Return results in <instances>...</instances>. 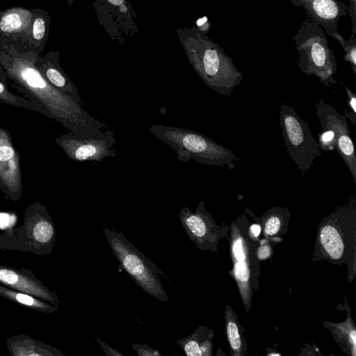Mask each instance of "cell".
Here are the masks:
<instances>
[{
	"label": "cell",
	"mask_w": 356,
	"mask_h": 356,
	"mask_svg": "<svg viewBox=\"0 0 356 356\" xmlns=\"http://www.w3.org/2000/svg\"><path fill=\"white\" fill-rule=\"evenodd\" d=\"M175 31L189 63L204 83L215 92L231 97L243 79L232 58L195 26L179 27Z\"/></svg>",
	"instance_id": "6da1fadb"
},
{
	"label": "cell",
	"mask_w": 356,
	"mask_h": 356,
	"mask_svg": "<svg viewBox=\"0 0 356 356\" xmlns=\"http://www.w3.org/2000/svg\"><path fill=\"white\" fill-rule=\"evenodd\" d=\"M157 138L169 145L181 162L193 160L197 163L233 170L239 158L229 149L193 130L163 124L149 129Z\"/></svg>",
	"instance_id": "7a4b0ae2"
},
{
	"label": "cell",
	"mask_w": 356,
	"mask_h": 356,
	"mask_svg": "<svg viewBox=\"0 0 356 356\" xmlns=\"http://www.w3.org/2000/svg\"><path fill=\"white\" fill-rule=\"evenodd\" d=\"M56 227L45 206L35 201L25 210L23 224L0 235V250L32 252L42 257L52 253Z\"/></svg>",
	"instance_id": "3957f363"
},
{
	"label": "cell",
	"mask_w": 356,
	"mask_h": 356,
	"mask_svg": "<svg viewBox=\"0 0 356 356\" xmlns=\"http://www.w3.org/2000/svg\"><path fill=\"white\" fill-rule=\"evenodd\" d=\"M293 39L299 56L296 63L301 72L315 76L325 86L335 84L337 63L322 27L306 17Z\"/></svg>",
	"instance_id": "277c9868"
},
{
	"label": "cell",
	"mask_w": 356,
	"mask_h": 356,
	"mask_svg": "<svg viewBox=\"0 0 356 356\" xmlns=\"http://www.w3.org/2000/svg\"><path fill=\"white\" fill-rule=\"evenodd\" d=\"M103 231L115 257L134 281L150 296L161 301H167L168 297L159 276V273H163L154 263L122 233L107 228H104Z\"/></svg>",
	"instance_id": "5b68a950"
},
{
	"label": "cell",
	"mask_w": 356,
	"mask_h": 356,
	"mask_svg": "<svg viewBox=\"0 0 356 356\" xmlns=\"http://www.w3.org/2000/svg\"><path fill=\"white\" fill-rule=\"evenodd\" d=\"M279 116L288 154L304 176L322 155L319 144L314 138L308 123L293 107L282 102Z\"/></svg>",
	"instance_id": "8992f818"
},
{
	"label": "cell",
	"mask_w": 356,
	"mask_h": 356,
	"mask_svg": "<svg viewBox=\"0 0 356 356\" xmlns=\"http://www.w3.org/2000/svg\"><path fill=\"white\" fill-rule=\"evenodd\" d=\"M55 142L69 159L76 162L102 163L106 158L116 156L115 134L107 128L88 136L68 132L57 136Z\"/></svg>",
	"instance_id": "52a82bcc"
},
{
	"label": "cell",
	"mask_w": 356,
	"mask_h": 356,
	"mask_svg": "<svg viewBox=\"0 0 356 356\" xmlns=\"http://www.w3.org/2000/svg\"><path fill=\"white\" fill-rule=\"evenodd\" d=\"M322 130L332 138L333 148L348 168L356 183V155L347 118L321 97L316 104Z\"/></svg>",
	"instance_id": "ba28073f"
},
{
	"label": "cell",
	"mask_w": 356,
	"mask_h": 356,
	"mask_svg": "<svg viewBox=\"0 0 356 356\" xmlns=\"http://www.w3.org/2000/svg\"><path fill=\"white\" fill-rule=\"evenodd\" d=\"M93 5L99 24L113 40L122 44L138 32L136 15L127 0H94Z\"/></svg>",
	"instance_id": "9c48e42d"
},
{
	"label": "cell",
	"mask_w": 356,
	"mask_h": 356,
	"mask_svg": "<svg viewBox=\"0 0 356 356\" xmlns=\"http://www.w3.org/2000/svg\"><path fill=\"white\" fill-rule=\"evenodd\" d=\"M0 190L17 202L22 195L20 156L8 130L0 128Z\"/></svg>",
	"instance_id": "30bf717a"
},
{
	"label": "cell",
	"mask_w": 356,
	"mask_h": 356,
	"mask_svg": "<svg viewBox=\"0 0 356 356\" xmlns=\"http://www.w3.org/2000/svg\"><path fill=\"white\" fill-rule=\"evenodd\" d=\"M0 284L29 293L54 305L60 304L55 291L48 289L29 269L0 265Z\"/></svg>",
	"instance_id": "8fae6325"
},
{
	"label": "cell",
	"mask_w": 356,
	"mask_h": 356,
	"mask_svg": "<svg viewBox=\"0 0 356 356\" xmlns=\"http://www.w3.org/2000/svg\"><path fill=\"white\" fill-rule=\"evenodd\" d=\"M296 7H302L307 16L325 30L337 31L339 19L348 12L346 4L339 0H290Z\"/></svg>",
	"instance_id": "7c38bea8"
},
{
	"label": "cell",
	"mask_w": 356,
	"mask_h": 356,
	"mask_svg": "<svg viewBox=\"0 0 356 356\" xmlns=\"http://www.w3.org/2000/svg\"><path fill=\"white\" fill-rule=\"evenodd\" d=\"M6 343L12 356H65L58 348L26 334L8 337Z\"/></svg>",
	"instance_id": "4fadbf2b"
},
{
	"label": "cell",
	"mask_w": 356,
	"mask_h": 356,
	"mask_svg": "<svg viewBox=\"0 0 356 356\" xmlns=\"http://www.w3.org/2000/svg\"><path fill=\"white\" fill-rule=\"evenodd\" d=\"M38 70L42 76L57 90L70 97L76 104L81 105V98L76 86L60 67L58 60L55 63L47 60L41 65Z\"/></svg>",
	"instance_id": "5bb4252c"
},
{
	"label": "cell",
	"mask_w": 356,
	"mask_h": 356,
	"mask_svg": "<svg viewBox=\"0 0 356 356\" xmlns=\"http://www.w3.org/2000/svg\"><path fill=\"white\" fill-rule=\"evenodd\" d=\"M0 296L26 308L46 314H51L58 308L29 293L15 290L0 284Z\"/></svg>",
	"instance_id": "9a60e30c"
},
{
	"label": "cell",
	"mask_w": 356,
	"mask_h": 356,
	"mask_svg": "<svg viewBox=\"0 0 356 356\" xmlns=\"http://www.w3.org/2000/svg\"><path fill=\"white\" fill-rule=\"evenodd\" d=\"M322 245L334 259H339L343 252V243L337 230L328 225L322 228L320 233Z\"/></svg>",
	"instance_id": "2e32d148"
},
{
	"label": "cell",
	"mask_w": 356,
	"mask_h": 356,
	"mask_svg": "<svg viewBox=\"0 0 356 356\" xmlns=\"http://www.w3.org/2000/svg\"><path fill=\"white\" fill-rule=\"evenodd\" d=\"M0 102L24 108L45 115L44 111L41 106L31 102L24 97H20L11 92L8 88L6 79H0Z\"/></svg>",
	"instance_id": "e0dca14e"
},
{
	"label": "cell",
	"mask_w": 356,
	"mask_h": 356,
	"mask_svg": "<svg viewBox=\"0 0 356 356\" xmlns=\"http://www.w3.org/2000/svg\"><path fill=\"white\" fill-rule=\"evenodd\" d=\"M29 12L15 9L8 12L0 20V29L10 33L24 28L29 22Z\"/></svg>",
	"instance_id": "ac0fdd59"
},
{
	"label": "cell",
	"mask_w": 356,
	"mask_h": 356,
	"mask_svg": "<svg viewBox=\"0 0 356 356\" xmlns=\"http://www.w3.org/2000/svg\"><path fill=\"white\" fill-rule=\"evenodd\" d=\"M325 33L333 37L343 47L345 56L343 59L348 62L356 77V39L353 33L350 40L345 39L338 31L325 30Z\"/></svg>",
	"instance_id": "d6986e66"
},
{
	"label": "cell",
	"mask_w": 356,
	"mask_h": 356,
	"mask_svg": "<svg viewBox=\"0 0 356 356\" xmlns=\"http://www.w3.org/2000/svg\"><path fill=\"white\" fill-rule=\"evenodd\" d=\"M177 343L188 356H202L209 354L208 343H200L195 333L186 338L179 339Z\"/></svg>",
	"instance_id": "ffe728a7"
},
{
	"label": "cell",
	"mask_w": 356,
	"mask_h": 356,
	"mask_svg": "<svg viewBox=\"0 0 356 356\" xmlns=\"http://www.w3.org/2000/svg\"><path fill=\"white\" fill-rule=\"evenodd\" d=\"M347 95V108L345 109V117L348 118L353 125H356V95L354 92L340 81Z\"/></svg>",
	"instance_id": "44dd1931"
},
{
	"label": "cell",
	"mask_w": 356,
	"mask_h": 356,
	"mask_svg": "<svg viewBox=\"0 0 356 356\" xmlns=\"http://www.w3.org/2000/svg\"><path fill=\"white\" fill-rule=\"evenodd\" d=\"M227 332L232 348L236 351L238 350L241 346V341L238 327L234 322L227 323Z\"/></svg>",
	"instance_id": "7402d4cb"
},
{
	"label": "cell",
	"mask_w": 356,
	"mask_h": 356,
	"mask_svg": "<svg viewBox=\"0 0 356 356\" xmlns=\"http://www.w3.org/2000/svg\"><path fill=\"white\" fill-rule=\"evenodd\" d=\"M17 215L13 212H0V229L8 230L17 223Z\"/></svg>",
	"instance_id": "603a6c76"
},
{
	"label": "cell",
	"mask_w": 356,
	"mask_h": 356,
	"mask_svg": "<svg viewBox=\"0 0 356 356\" xmlns=\"http://www.w3.org/2000/svg\"><path fill=\"white\" fill-rule=\"evenodd\" d=\"M136 353L140 356H162L159 350L146 344L131 343Z\"/></svg>",
	"instance_id": "cb8c5ba5"
},
{
	"label": "cell",
	"mask_w": 356,
	"mask_h": 356,
	"mask_svg": "<svg viewBox=\"0 0 356 356\" xmlns=\"http://www.w3.org/2000/svg\"><path fill=\"white\" fill-rule=\"evenodd\" d=\"M280 219L277 216H270L265 224V233L268 235L275 234L280 229Z\"/></svg>",
	"instance_id": "d4e9b609"
},
{
	"label": "cell",
	"mask_w": 356,
	"mask_h": 356,
	"mask_svg": "<svg viewBox=\"0 0 356 356\" xmlns=\"http://www.w3.org/2000/svg\"><path fill=\"white\" fill-rule=\"evenodd\" d=\"M45 22L41 17H37L33 25V36L34 39L40 40L45 33Z\"/></svg>",
	"instance_id": "484cf974"
},
{
	"label": "cell",
	"mask_w": 356,
	"mask_h": 356,
	"mask_svg": "<svg viewBox=\"0 0 356 356\" xmlns=\"http://www.w3.org/2000/svg\"><path fill=\"white\" fill-rule=\"evenodd\" d=\"M234 273L236 277L242 282H245L248 280L249 273L244 261H238L236 263L234 267Z\"/></svg>",
	"instance_id": "4316f807"
},
{
	"label": "cell",
	"mask_w": 356,
	"mask_h": 356,
	"mask_svg": "<svg viewBox=\"0 0 356 356\" xmlns=\"http://www.w3.org/2000/svg\"><path fill=\"white\" fill-rule=\"evenodd\" d=\"M233 252L236 259L238 261H243L245 259L243 250L242 241L240 238H237L233 245Z\"/></svg>",
	"instance_id": "83f0119b"
},
{
	"label": "cell",
	"mask_w": 356,
	"mask_h": 356,
	"mask_svg": "<svg viewBox=\"0 0 356 356\" xmlns=\"http://www.w3.org/2000/svg\"><path fill=\"white\" fill-rule=\"evenodd\" d=\"M97 341L100 344L101 347L103 349L104 353L108 356H123V354L117 350L113 348L109 345H108L106 342L100 340L99 339H97Z\"/></svg>",
	"instance_id": "f1b7e54d"
},
{
	"label": "cell",
	"mask_w": 356,
	"mask_h": 356,
	"mask_svg": "<svg viewBox=\"0 0 356 356\" xmlns=\"http://www.w3.org/2000/svg\"><path fill=\"white\" fill-rule=\"evenodd\" d=\"M196 26H195L198 30H200L202 32H204L207 33L208 30L210 29L211 24L208 21V19L206 16H204L202 18L198 19L196 21Z\"/></svg>",
	"instance_id": "f546056e"
},
{
	"label": "cell",
	"mask_w": 356,
	"mask_h": 356,
	"mask_svg": "<svg viewBox=\"0 0 356 356\" xmlns=\"http://www.w3.org/2000/svg\"><path fill=\"white\" fill-rule=\"evenodd\" d=\"M350 2V15L353 22V33L355 34V3L356 0H348Z\"/></svg>",
	"instance_id": "4dcf8cb0"
},
{
	"label": "cell",
	"mask_w": 356,
	"mask_h": 356,
	"mask_svg": "<svg viewBox=\"0 0 356 356\" xmlns=\"http://www.w3.org/2000/svg\"><path fill=\"white\" fill-rule=\"evenodd\" d=\"M270 249L266 245H262L258 249L257 256L260 259H264L270 256Z\"/></svg>",
	"instance_id": "1f68e13d"
},
{
	"label": "cell",
	"mask_w": 356,
	"mask_h": 356,
	"mask_svg": "<svg viewBox=\"0 0 356 356\" xmlns=\"http://www.w3.org/2000/svg\"><path fill=\"white\" fill-rule=\"evenodd\" d=\"M250 229H251L252 234L255 237L258 236L261 232V228H260L259 225H252L250 227Z\"/></svg>",
	"instance_id": "d6a6232c"
},
{
	"label": "cell",
	"mask_w": 356,
	"mask_h": 356,
	"mask_svg": "<svg viewBox=\"0 0 356 356\" xmlns=\"http://www.w3.org/2000/svg\"><path fill=\"white\" fill-rule=\"evenodd\" d=\"M350 339L352 340V342H353V355H355V339H356V336H355V330H353L350 333Z\"/></svg>",
	"instance_id": "836d02e7"
},
{
	"label": "cell",
	"mask_w": 356,
	"mask_h": 356,
	"mask_svg": "<svg viewBox=\"0 0 356 356\" xmlns=\"http://www.w3.org/2000/svg\"><path fill=\"white\" fill-rule=\"evenodd\" d=\"M74 1V0H67L68 6H71Z\"/></svg>",
	"instance_id": "e575fe53"
}]
</instances>
